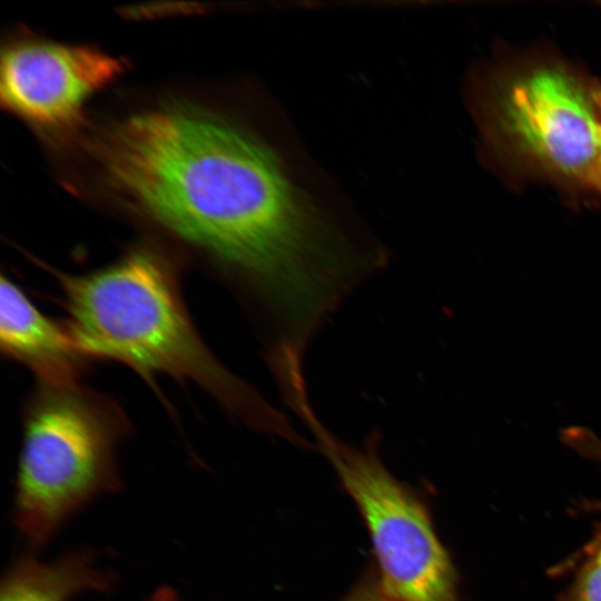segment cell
Instances as JSON below:
<instances>
[{"mask_svg":"<svg viewBox=\"0 0 601 601\" xmlns=\"http://www.w3.org/2000/svg\"><path fill=\"white\" fill-rule=\"evenodd\" d=\"M96 152L127 199L238 273L288 336H307L367 268L275 154L211 112L169 104L130 116Z\"/></svg>","mask_w":601,"mask_h":601,"instance_id":"cell-1","label":"cell"},{"mask_svg":"<svg viewBox=\"0 0 601 601\" xmlns=\"http://www.w3.org/2000/svg\"><path fill=\"white\" fill-rule=\"evenodd\" d=\"M52 274L63 293L66 326L85 356L121 362L148 382L157 374L191 381L247 424L303 442L279 412L211 354L162 256L138 249L86 275Z\"/></svg>","mask_w":601,"mask_h":601,"instance_id":"cell-2","label":"cell"},{"mask_svg":"<svg viewBox=\"0 0 601 601\" xmlns=\"http://www.w3.org/2000/svg\"><path fill=\"white\" fill-rule=\"evenodd\" d=\"M128 428L107 395L78 383L40 384L26 412L14 508L30 543L46 542L90 499L119 487L116 447Z\"/></svg>","mask_w":601,"mask_h":601,"instance_id":"cell-3","label":"cell"},{"mask_svg":"<svg viewBox=\"0 0 601 601\" xmlns=\"http://www.w3.org/2000/svg\"><path fill=\"white\" fill-rule=\"evenodd\" d=\"M294 411L355 502L368 531L384 589L397 601H457L455 568L418 492L395 479L373 444L355 449L319 423L308 398Z\"/></svg>","mask_w":601,"mask_h":601,"instance_id":"cell-4","label":"cell"},{"mask_svg":"<svg viewBox=\"0 0 601 601\" xmlns=\"http://www.w3.org/2000/svg\"><path fill=\"white\" fill-rule=\"evenodd\" d=\"M484 126L510 158L545 178L593 189L599 157L595 85L556 61L504 73L487 96Z\"/></svg>","mask_w":601,"mask_h":601,"instance_id":"cell-5","label":"cell"},{"mask_svg":"<svg viewBox=\"0 0 601 601\" xmlns=\"http://www.w3.org/2000/svg\"><path fill=\"white\" fill-rule=\"evenodd\" d=\"M121 71L120 61L91 47L19 42L2 52L1 101L30 124L61 128Z\"/></svg>","mask_w":601,"mask_h":601,"instance_id":"cell-6","label":"cell"},{"mask_svg":"<svg viewBox=\"0 0 601 601\" xmlns=\"http://www.w3.org/2000/svg\"><path fill=\"white\" fill-rule=\"evenodd\" d=\"M0 344L9 357L29 367L40 384L68 385L89 359L68 331L40 312L11 279L1 276Z\"/></svg>","mask_w":601,"mask_h":601,"instance_id":"cell-7","label":"cell"},{"mask_svg":"<svg viewBox=\"0 0 601 601\" xmlns=\"http://www.w3.org/2000/svg\"><path fill=\"white\" fill-rule=\"evenodd\" d=\"M110 577L88 553H72L52 562L21 560L2 582L0 601H69L87 590H106Z\"/></svg>","mask_w":601,"mask_h":601,"instance_id":"cell-8","label":"cell"},{"mask_svg":"<svg viewBox=\"0 0 601 601\" xmlns=\"http://www.w3.org/2000/svg\"><path fill=\"white\" fill-rule=\"evenodd\" d=\"M570 599L571 601H601V544L581 568Z\"/></svg>","mask_w":601,"mask_h":601,"instance_id":"cell-9","label":"cell"},{"mask_svg":"<svg viewBox=\"0 0 601 601\" xmlns=\"http://www.w3.org/2000/svg\"><path fill=\"white\" fill-rule=\"evenodd\" d=\"M343 601H397L382 585L377 571L368 570Z\"/></svg>","mask_w":601,"mask_h":601,"instance_id":"cell-10","label":"cell"},{"mask_svg":"<svg viewBox=\"0 0 601 601\" xmlns=\"http://www.w3.org/2000/svg\"><path fill=\"white\" fill-rule=\"evenodd\" d=\"M595 99L599 110V157L598 167L593 185V190L601 194V87L595 85Z\"/></svg>","mask_w":601,"mask_h":601,"instance_id":"cell-11","label":"cell"},{"mask_svg":"<svg viewBox=\"0 0 601 601\" xmlns=\"http://www.w3.org/2000/svg\"><path fill=\"white\" fill-rule=\"evenodd\" d=\"M584 440L585 441L583 443L585 445H589V447L591 449V453L601 456V444H597V442H589L587 437H584Z\"/></svg>","mask_w":601,"mask_h":601,"instance_id":"cell-12","label":"cell"}]
</instances>
